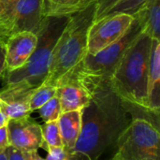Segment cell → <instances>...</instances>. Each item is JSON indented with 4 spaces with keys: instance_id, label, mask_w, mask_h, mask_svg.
<instances>
[{
    "instance_id": "1",
    "label": "cell",
    "mask_w": 160,
    "mask_h": 160,
    "mask_svg": "<svg viewBox=\"0 0 160 160\" xmlns=\"http://www.w3.org/2000/svg\"><path fill=\"white\" fill-rule=\"evenodd\" d=\"M67 75L79 80L91 93L90 102L81 110L82 129L74 150L91 160H98L110 146L116 143L128 127L127 110L111 80L99 81L76 73Z\"/></svg>"
},
{
    "instance_id": "2",
    "label": "cell",
    "mask_w": 160,
    "mask_h": 160,
    "mask_svg": "<svg viewBox=\"0 0 160 160\" xmlns=\"http://www.w3.org/2000/svg\"><path fill=\"white\" fill-rule=\"evenodd\" d=\"M124 106L131 115L128 127L115 145V160H160L159 112L128 102Z\"/></svg>"
},
{
    "instance_id": "3",
    "label": "cell",
    "mask_w": 160,
    "mask_h": 160,
    "mask_svg": "<svg viewBox=\"0 0 160 160\" xmlns=\"http://www.w3.org/2000/svg\"><path fill=\"white\" fill-rule=\"evenodd\" d=\"M96 8L95 1L83 10L69 17L53 48L48 75L43 83L55 86L86 56L88 31L95 21Z\"/></svg>"
},
{
    "instance_id": "4",
    "label": "cell",
    "mask_w": 160,
    "mask_h": 160,
    "mask_svg": "<svg viewBox=\"0 0 160 160\" xmlns=\"http://www.w3.org/2000/svg\"><path fill=\"white\" fill-rule=\"evenodd\" d=\"M151 45L152 38L141 33L126 51L111 79L113 89L125 102L149 108L147 81Z\"/></svg>"
},
{
    "instance_id": "5",
    "label": "cell",
    "mask_w": 160,
    "mask_h": 160,
    "mask_svg": "<svg viewBox=\"0 0 160 160\" xmlns=\"http://www.w3.org/2000/svg\"><path fill=\"white\" fill-rule=\"evenodd\" d=\"M69 17H43L36 33L38 43L27 62L13 71H5V85L23 82L32 88L40 86L46 80L53 48L66 27Z\"/></svg>"
},
{
    "instance_id": "6",
    "label": "cell",
    "mask_w": 160,
    "mask_h": 160,
    "mask_svg": "<svg viewBox=\"0 0 160 160\" xmlns=\"http://www.w3.org/2000/svg\"><path fill=\"white\" fill-rule=\"evenodd\" d=\"M141 33L142 29L139 22L133 19L130 27L120 39L94 55L87 53L69 73L72 72L99 81L111 80L126 51Z\"/></svg>"
},
{
    "instance_id": "7",
    "label": "cell",
    "mask_w": 160,
    "mask_h": 160,
    "mask_svg": "<svg viewBox=\"0 0 160 160\" xmlns=\"http://www.w3.org/2000/svg\"><path fill=\"white\" fill-rule=\"evenodd\" d=\"M43 0H18L0 10V40L22 33H37L43 19Z\"/></svg>"
},
{
    "instance_id": "8",
    "label": "cell",
    "mask_w": 160,
    "mask_h": 160,
    "mask_svg": "<svg viewBox=\"0 0 160 160\" xmlns=\"http://www.w3.org/2000/svg\"><path fill=\"white\" fill-rule=\"evenodd\" d=\"M132 22L133 17L127 14L107 15L94 21L88 31L87 53L94 55L120 39Z\"/></svg>"
},
{
    "instance_id": "9",
    "label": "cell",
    "mask_w": 160,
    "mask_h": 160,
    "mask_svg": "<svg viewBox=\"0 0 160 160\" xmlns=\"http://www.w3.org/2000/svg\"><path fill=\"white\" fill-rule=\"evenodd\" d=\"M7 132L9 145L22 152L38 150L42 146L41 126L30 115L9 119Z\"/></svg>"
},
{
    "instance_id": "10",
    "label": "cell",
    "mask_w": 160,
    "mask_h": 160,
    "mask_svg": "<svg viewBox=\"0 0 160 160\" xmlns=\"http://www.w3.org/2000/svg\"><path fill=\"white\" fill-rule=\"evenodd\" d=\"M35 89L23 82L5 85L0 90V111L9 119L29 116L30 98Z\"/></svg>"
},
{
    "instance_id": "11",
    "label": "cell",
    "mask_w": 160,
    "mask_h": 160,
    "mask_svg": "<svg viewBox=\"0 0 160 160\" xmlns=\"http://www.w3.org/2000/svg\"><path fill=\"white\" fill-rule=\"evenodd\" d=\"M55 87L62 112L81 111L90 102V91L79 80L70 75L64 76Z\"/></svg>"
},
{
    "instance_id": "12",
    "label": "cell",
    "mask_w": 160,
    "mask_h": 160,
    "mask_svg": "<svg viewBox=\"0 0 160 160\" xmlns=\"http://www.w3.org/2000/svg\"><path fill=\"white\" fill-rule=\"evenodd\" d=\"M38 43V37L32 32L18 33L5 42L6 70L13 71L22 68L29 59Z\"/></svg>"
},
{
    "instance_id": "13",
    "label": "cell",
    "mask_w": 160,
    "mask_h": 160,
    "mask_svg": "<svg viewBox=\"0 0 160 160\" xmlns=\"http://www.w3.org/2000/svg\"><path fill=\"white\" fill-rule=\"evenodd\" d=\"M148 107L160 112V40L152 39L147 81Z\"/></svg>"
},
{
    "instance_id": "14",
    "label": "cell",
    "mask_w": 160,
    "mask_h": 160,
    "mask_svg": "<svg viewBox=\"0 0 160 160\" xmlns=\"http://www.w3.org/2000/svg\"><path fill=\"white\" fill-rule=\"evenodd\" d=\"M133 19L139 22L142 33L160 40V0H147Z\"/></svg>"
},
{
    "instance_id": "15",
    "label": "cell",
    "mask_w": 160,
    "mask_h": 160,
    "mask_svg": "<svg viewBox=\"0 0 160 160\" xmlns=\"http://www.w3.org/2000/svg\"><path fill=\"white\" fill-rule=\"evenodd\" d=\"M57 122L63 147L67 150H73L81 134L82 112H62Z\"/></svg>"
},
{
    "instance_id": "16",
    "label": "cell",
    "mask_w": 160,
    "mask_h": 160,
    "mask_svg": "<svg viewBox=\"0 0 160 160\" xmlns=\"http://www.w3.org/2000/svg\"><path fill=\"white\" fill-rule=\"evenodd\" d=\"M96 0H43V17H70L83 10Z\"/></svg>"
},
{
    "instance_id": "17",
    "label": "cell",
    "mask_w": 160,
    "mask_h": 160,
    "mask_svg": "<svg viewBox=\"0 0 160 160\" xmlns=\"http://www.w3.org/2000/svg\"><path fill=\"white\" fill-rule=\"evenodd\" d=\"M56 95V87L42 83L40 86L37 87L30 98V109L31 112L38 110L45 103H47L51 98Z\"/></svg>"
},
{
    "instance_id": "18",
    "label": "cell",
    "mask_w": 160,
    "mask_h": 160,
    "mask_svg": "<svg viewBox=\"0 0 160 160\" xmlns=\"http://www.w3.org/2000/svg\"><path fill=\"white\" fill-rule=\"evenodd\" d=\"M41 134L43 140L42 148L50 146H63L57 121L44 123V125L41 126Z\"/></svg>"
},
{
    "instance_id": "19",
    "label": "cell",
    "mask_w": 160,
    "mask_h": 160,
    "mask_svg": "<svg viewBox=\"0 0 160 160\" xmlns=\"http://www.w3.org/2000/svg\"><path fill=\"white\" fill-rule=\"evenodd\" d=\"M146 1L147 0H120L113 5L109 11H107L104 17L112 14H127L133 17Z\"/></svg>"
},
{
    "instance_id": "20",
    "label": "cell",
    "mask_w": 160,
    "mask_h": 160,
    "mask_svg": "<svg viewBox=\"0 0 160 160\" xmlns=\"http://www.w3.org/2000/svg\"><path fill=\"white\" fill-rule=\"evenodd\" d=\"M38 112L45 123L57 121L60 115L62 114V110L59 99L56 97V95L52 98H51L47 103H45L42 107H40L38 109Z\"/></svg>"
},
{
    "instance_id": "21",
    "label": "cell",
    "mask_w": 160,
    "mask_h": 160,
    "mask_svg": "<svg viewBox=\"0 0 160 160\" xmlns=\"http://www.w3.org/2000/svg\"><path fill=\"white\" fill-rule=\"evenodd\" d=\"M44 149L47 151L45 160H68V150L65 149L63 146H50Z\"/></svg>"
},
{
    "instance_id": "22",
    "label": "cell",
    "mask_w": 160,
    "mask_h": 160,
    "mask_svg": "<svg viewBox=\"0 0 160 160\" xmlns=\"http://www.w3.org/2000/svg\"><path fill=\"white\" fill-rule=\"evenodd\" d=\"M120 0H96L97 8H96V16L95 21H98L104 17V15L109 11L113 5H115Z\"/></svg>"
},
{
    "instance_id": "23",
    "label": "cell",
    "mask_w": 160,
    "mask_h": 160,
    "mask_svg": "<svg viewBox=\"0 0 160 160\" xmlns=\"http://www.w3.org/2000/svg\"><path fill=\"white\" fill-rule=\"evenodd\" d=\"M6 156L7 160H25L22 151L10 145L6 149Z\"/></svg>"
},
{
    "instance_id": "24",
    "label": "cell",
    "mask_w": 160,
    "mask_h": 160,
    "mask_svg": "<svg viewBox=\"0 0 160 160\" xmlns=\"http://www.w3.org/2000/svg\"><path fill=\"white\" fill-rule=\"evenodd\" d=\"M9 146L7 127L0 128V154L6 152V149Z\"/></svg>"
},
{
    "instance_id": "25",
    "label": "cell",
    "mask_w": 160,
    "mask_h": 160,
    "mask_svg": "<svg viewBox=\"0 0 160 160\" xmlns=\"http://www.w3.org/2000/svg\"><path fill=\"white\" fill-rule=\"evenodd\" d=\"M6 70V44L0 40V78Z\"/></svg>"
},
{
    "instance_id": "26",
    "label": "cell",
    "mask_w": 160,
    "mask_h": 160,
    "mask_svg": "<svg viewBox=\"0 0 160 160\" xmlns=\"http://www.w3.org/2000/svg\"><path fill=\"white\" fill-rule=\"evenodd\" d=\"M68 160H91L86 155L76 151V150H68Z\"/></svg>"
},
{
    "instance_id": "27",
    "label": "cell",
    "mask_w": 160,
    "mask_h": 160,
    "mask_svg": "<svg viewBox=\"0 0 160 160\" xmlns=\"http://www.w3.org/2000/svg\"><path fill=\"white\" fill-rule=\"evenodd\" d=\"M23 155H24V158H25V160H45L38 155V150L23 152Z\"/></svg>"
},
{
    "instance_id": "28",
    "label": "cell",
    "mask_w": 160,
    "mask_h": 160,
    "mask_svg": "<svg viewBox=\"0 0 160 160\" xmlns=\"http://www.w3.org/2000/svg\"><path fill=\"white\" fill-rule=\"evenodd\" d=\"M9 118L0 111V128H4V127H7L8 125V122Z\"/></svg>"
},
{
    "instance_id": "29",
    "label": "cell",
    "mask_w": 160,
    "mask_h": 160,
    "mask_svg": "<svg viewBox=\"0 0 160 160\" xmlns=\"http://www.w3.org/2000/svg\"><path fill=\"white\" fill-rule=\"evenodd\" d=\"M18 0H0V10H2L3 8L14 4Z\"/></svg>"
},
{
    "instance_id": "30",
    "label": "cell",
    "mask_w": 160,
    "mask_h": 160,
    "mask_svg": "<svg viewBox=\"0 0 160 160\" xmlns=\"http://www.w3.org/2000/svg\"><path fill=\"white\" fill-rule=\"evenodd\" d=\"M0 160H7V156H6V152L0 154Z\"/></svg>"
},
{
    "instance_id": "31",
    "label": "cell",
    "mask_w": 160,
    "mask_h": 160,
    "mask_svg": "<svg viewBox=\"0 0 160 160\" xmlns=\"http://www.w3.org/2000/svg\"><path fill=\"white\" fill-rule=\"evenodd\" d=\"M110 160H115V159H113V158H112V159H110Z\"/></svg>"
}]
</instances>
